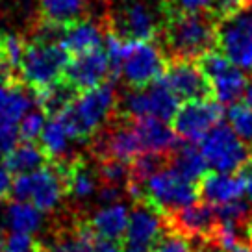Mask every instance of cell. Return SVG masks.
Instances as JSON below:
<instances>
[{
    "label": "cell",
    "mask_w": 252,
    "mask_h": 252,
    "mask_svg": "<svg viewBox=\"0 0 252 252\" xmlns=\"http://www.w3.org/2000/svg\"><path fill=\"white\" fill-rule=\"evenodd\" d=\"M150 252H195L189 243L188 237H184L178 232L167 230L163 236L159 237V241L154 245V249Z\"/></svg>",
    "instance_id": "35"
},
{
    "label": "cell",
    "mask_w": 252,
    "mask_h": 252,
    "mask_svg": "<svg viewBox=\"0 0 252 252\" xmlns=\"http://www.w3.org/2000/svg\"><path fill=\"white\" fill-rule=\"evenodd\" d=\"M165 58L161 47L152 41H128L119 76H123L132 89L149 87L163 78L167 69Z\"/></svg>",
    "instance_id": "7"
},
{
    "label": "cell",
    "mask_w": 252,
    "mask_h": 252,
    "mask_svg": "<svg viewBox=\"0 0 252 252\" xmlns=\"http://www.w3.org/2000/svg\"><path fill=\"white\" fill-rule=\"evenodd\" d=\"M11 186H13V182H11V173L8 171L6 163L0 159V200L6 198L9 193H11Z\"/></svg>",
    "instance_id": "38"
},
{
    "label": "cell",
    "mask_w": 252,
    "mask_h": 252,
    "mask_svg": "<svg viewBox=\"0 0 252 252\" xmlns=\"http://www.w3.org/2000/svg\"><path fill=\"white\" fill-rule=\"evenodd\" d=\"M71 56L60 43L30 39L24 48L19 78L32 91H41L63 78Z\"/></svg>",
    "instance_id": "4"
},
{
    "label": "cell",
    "mask_w": 252,
    "mask_h": 252,
    "mask_svg": "<svg viewBox=\"0 0 252 252\" xmlns=\"http://www.w3.org/2000/svg\"><path fill=\"white\" fill-rule=\"evenodd\" d=\"M32 93H33L35 106L45 115H50V117H58L60 113H63L80 94L71 84H67L63 78L58 80L52 86L41 89V91H32Z\"/></svg>",
    "instance_id": "21"
},
{
    "label": "cell",
    "mask_w": 252,
    "mask_h": 252,
    "mask_svg": "<svg viewBox=\"0 0 252 252\" xmlns=\"http://www.w3.org/2000/svg\"><path fill=\"white\" fill-rule=\"evenodd\" d=\"M117 102L113 80H106L100 86L80 93L76 100L56 119H60L72 141L87 143L117 113Z\"/></svg>",
    "instance_id": "2"
},
{
    "label": "cell",
    "mask_w": 252,
    "mask_h": 252,
    "mask_svg": "<svg viewBox=\"0 0 252 252\" xmlns=\"http://www.w3.org/2000/svg\"><path fill=\"white\" fill-rule=\"evenodd\" d=\"M4 252H48V247L32 234L9 232L4 237Z\"/></svg>",
    "instance_id": "33"
},
{
    "label": "cell",
    "mask_w": 252,
    "mask_h": 252,
    "mask_svg": "<svg viewBox=\"0 0 252 252\" xmlns=\"http://www.w3.org/2000/svg\"><path fill=\"white\" fill-rule=\"evenodd\" d=\"M228 252H252V245L249 241H239L237 245H234Z\"/></svg>",
    "instance_id": "40"
},
{
    "label": "cell",
    "mask_w": 252,
    "mask_h": 252,
    "mask_svg": "<svg viewBox=\"0 0 252 252\" xmlns=\"http://www.w3.org/2000/svg\"><path fill=\"white\" fill-rule=\"evenodd\" d=\"M163 11H165V23L159 37L163 41L167 58L197 62L206 52L215 50L219 21L210 11L178 13V11H171L165 4H163Z\"/></svg>",
    "instance_id": "1"
},
{
    "label": "cell",
    "mask_w": 252,
    "mask_h": 252,
    "mask_svg": "<svg viewBox=\"0 0 252 252\" xmlns=\"http://www.w3.org/2000/svg\"><path fill=\"white\" fill-rule=\"evenodd\" d=\"M96 173L102 186H113V188L126 189L132 182V169L130 163L119 161V159H102L96 161Z\"/></svg>",
    "instance_id": "29"
},
{
    "label": "cell",
    "mask_w": 252,
    "mask_h": 252,
    "mask_svg": "<svg viewBox=\"0 0 252 252\" xmlns=\"http://www.w3.org/2000/svg\"><path fill=\"white\" fill-rule=\"evenodd\" d=\"M198 189L195 182L178 173L173 165L163 167L143 184V200L161 215H171L186 206L195 204Z\"/></svg>",
    "instance_id": "5"
},
{
    "label": "cell",
    "mask_w": 252,
    "mask_h": 252,
    "mask_svg": "<svg viewBox=\"0 0 252 252\" xmlns=\"http://www.w3.org/2000/svg\"><path fill=\"white\" fill-rule=\"evenodd\" d=\"M41 149L47 154L48 161L56 163V161H63L67 158H71V150H69V141L71 135L67 134V130L63 128L60 119L50 117L47 125L41 132Z\"/></svg>",
    "instance_id": "24"
},
{
    "label": "cell",
    "mask_w": 252,
    "mask_h": 252,
    "mask_svg": "<svg viewBox=\"0 0 252 252\" xmlns=\"http://www.w3.org/2000/svg\"><path fill=\"white\" fill-rule=\"evenodd\" d=\"M139 135L134 128V121L119 117L117 113L91 139V152L96 161L102 159H119L132 163L135 158L143 154Z\"/></svg>",
    "instance_id": "8"
},
{
    "label": "cell",
    "mask_w": 252,
    "mask_h": 252,
    "mask_svg": "<svg viewBox=\"0 0 252 252\" xmlns=\"http://www.w3.org/2000/svg\"><path fill=\"white\" fill-rule=\"evenodd\" d=\"M108 32L126 41H154L161 35L165 11L163 4L154 6L149 0H119L106 13Z\"/></svg>",
    "instance_id": "3"
},
{
    "label": "cell",
    "mask_w": 252,
    "mask_h": 252,
    "mask_svg": "<svg viewBox=\"0 0 252 252\" xmlns=\"http://www.w3.org/2000/svg\"><path fill=\"white\" fill-rule=\"evenodd\" d=\"M134 128L145 152L159 154L171 159L174 152L180 147V137L176 135L174 130L167 126L165 121H159L154 117H145L134 121Z\"/></svg>",
    "instance_id": "17"
},
{
    "label": "cell",
    "mask_w": 252,
    "mask_h": 252,
    "mask_svg": "<svg viewBox=\"0 0 252 252\" xmlns=\"http://www.w3.org/2000/svg\"><path fill=\"white\" fill-rule=\"evenodd\" d=\"M169 165H173L191 182L200 180L204 174H208V163L200 149H197L195 145H180L178 150L171 156Z\"/></svg>",
    "instance_id": "26"
},
{
    "label": "cell",
    "mask_w": 252,
    "mask_h": 252,
    "mask_svg": "<svg viewBox=\"0 0 252 252\" xmlns=\"http://www.w3.org/2000/svg\"><path fill=\"white\" fill-rule=\"evenodd\" d=\"M247 4H249V6H252V0H247Z\"/></svg>",
    "instance_id": "44"
},
{
    "label": "cell",
    "mask_w": 252,
    "mask_h": 252,
    "mask_svg": "<svg viewBox=\"0 0 252 252\" xmlns=\"http://www.w3.org/2000/svg\"><path fill=\"white\" fill-rule=\"evenodd\" d=\"M47 161H48L47 154L33 141H23L19 143V145H15L6 154V159H4L8 171L11 174H15V176L33 173V171L41 169Z\"/></svg>",
    "instance_id": "22"
},
{
    "label": "cell",
    "mask_w": 252,
    "mask_h": 252,
    "mask_svg": "<svg viewBox=\"0 0 252 252\" xmlns=\"http://www.w3.org/2000/svg\"><path fill=\"white\" fill-rule=\"evenodd\" d=\"M247 6H249L247 0H213L210 13L220 23V21H224V19L243 11Z\"/></svg>",
    "instance_id": "36"
},
{
    "label": "cell",
    "mask_w": 252,
    "mask_h": 252,
    "mask_svg": "<svg viewBox=\"0 0 252 252\" xmlns=\"http://www.w3.org/2000/svg\"><path fill=\"white\" fill-rule=\"evenodd\" d=\"M167 230L165 215L147 202H135L128 220L123 252H150Z\"/></svg>",
    "instance_id": "13"
},
{
    "label": "cell",
    "mask_w": 252,
    "mask_h": 252,
    "mask_svg": "<svg viewBox=\"0 0 252 252\" xmlns=\"http://www.w3.org/2000/svg\"><path fill=\"white\" fill-rule=\"evenodd\" d=\"M245 104L252 106V78L249 80V84H247V89H245Z\"/></svg>",
    "instance_id": "41"
},
{
    "label": "cell",
    "mask_w": 252,
    "mask_h": 252,
    "mask_svg": "<svg viewBox=\"0 0 252 252\" xmlns=\"http://www.w3.org/2000/svg\"><path fill=\"white\" fill-rule=\"evenodd\" d=\"M11 195L19 202H28L39 212H52L62 202L65 186L54 167H41L37 171L17 176L11 186Z\"/></svg>",
    "instance_id": "9"
},
{
    "label": "cell",
    "mask_w": 252,
    "mask_h": 252,
    "mask_svg": "<svg viewBox=\"0 0 252 252\" xmlns=\"http://www.w3.org/2000/svg\"><path fill=\"white\" fill-rule=\"evenodd\" d=\"M128 220H130V212L125 204H108L96 210V212L87 219L89 228L93 230L96 237H102L108 241L125 245V236L128 230Z\"/></svg>",
    "instance_id": "19"
},
{
    "label": "cell",
    "mask_w": 252,
    "mask_h": 252,
    "mask_svg": "<svg viewBox=\"0 0 252 252\" xmlns=\"http://www.w3.org/2000/svg\"><path fill=\"white\" fill-rule=\"evenodd\" d=\"M217 47L241 71H252V11L243 9L217 24Z\"/></svg>",
    "instance_id": "10"
},
{
    "label": "cell",
    "mask_w": 252,
    "mask_h": 252,
    "mask_svg": "<svg viewBox=\"0 0 252 252\" xmlns=\"http://www.w3.org/2000/svg\"><path fill=\"white\" fill-rule=\"evenodd\" d=\"M45 119H47V115L39 108L30 110L21 119V123H19V137L23 141H33V139H37L41 135V132H43L45 125H47Z\"/></svg>",
    "instance_id": "34"
},
{
    "label": "cell",
    "mask_w": 252,
    "mask_h": 252,
    "mask_svg": "<svg viewBox=\"0 0 252 252\" xmlns=\"http://www.w3.org/2000/svg\"><path fill=\"white\" fill-rule=\"evenodd\" d=\"M110 74V60L102 48L87 52L82 56H72L63 80L71 84L78 93H84L87 89L100 86L106 82V76Z\"/></svg>",
    "instance_id": "16"
},
{
    "label": "cell",
    "mask_w": 252,
    "mask_h": 252,
    "mask_svg": "<svg viewBox=\"0 0 252 252\" xmlns=\"http://www.w3.org/2000/svg\"><path fill=\"white\" fill-rule=\"evenodd\" d=\"M4 224L17 234H33L43 226V212L28 202H11L4 213Z\"/></svg>",
    "instance_id": "25"
},
{
    "label": "cell",
    "mask_w": 252,
    "mask_h": 252,
    "mask_svg": "<svg viewBox=\"0 0 252 252\" xmlns=\"http://www.w3.org/2000/svg\"><path fill=\"white\" fill-rule=\"evenodd\" d=\"M200 152L208 167L222 174L243 171L249 163H252V150L245 145L241 137H237L230 125L224 123L217 125L206 134L200 143Z\"/></svg>",
    "instance_id": "6"
},
{
    "label": "cell",
    "mask_w": 252,
    "mask_h": 252,
    "mask_svg": "<svg viewBox=\"0 0 252 252\" xmlns=\"http://www.w3.org/2000/svg\"><path fill=\"white\" fill-rule=\"evenodd\" d=\"M0 252H4V236H0Z\"/></svg>",
    "instance_id": "43"
},
{
    "label": "cell",
    "mask_w": 252,
    "mask_h": 252,
    "mask_svg": "<svg viewBox=\"0 0 252 252\" xmlns=\"http://www.w3.org/2000/svg\"><path fill=\"white\" fill-rule=\"evenodd\" d=\"M245 191L243 176L222 173H208L198 180V197L206 204L219 208L241 198Z\"/></svg>",
    "instance_id": "18"
},
{
    "label": "cell",
    "mask_w": 252,
    "mask_h": 252,
    "mask_svg": "<svg viewBox=\"0 0 252 252\" xmlns=\"http://www.w3.org/2000/svg\"><path fill=\"white\" fill-rule=\"evenodd\" d=\"M230 128L243 141H252V106L249 104H234L228 110Z\"/></svg>",
    "instance_id": "32"
},
{
    "label": "cell",
    "mask_w": 252,
    "mask_h": 252,
    "mask_svg": "<svg viewBox=\"0 0 252 252\" xmlns=\"http://www.w3.org/2000/svg\"><path fill=\"white\" fill-rule=\"evenodd\" d=\"M150 98V117L159 119V121H173L176 111H178V96L165 86L163 80L147 87Z\"/></svg>",
    "instance_id": "28"
},
{
    "label": "cell",
    "mask_w": 252,
    "mask_h": 252,
    "mask_svg": "<svg viewBox=\"0 0 252 252\" xmlns=\"http://www.w3.org/2000/svg\"><path fill=\"white\" fill-rule=\"evenodd\" d=\"M213 0H163L167 8L178 13H204L210 11Z\"/></svg>",
    "instance_id": "37"
},
{
    "label": "cell",
    "mask_w": 252,
    "mask_h": 252,
    "mask_svg": "<svg viewBox=\"0 0 252 252\" xmlns=\"http://www.w3.org/2000/svg\"><path fill=\"white\" fill-rule=\"evenodd\" d=\"M167 226L173 232H178L188 239L210 241L219 226V217L215 208L210 204H191L178 212L167 215Z\"/></svg>",
    "instance_id": "15"
},
{
    "label": "cell",
    "mask_w": 252,
    "mask_h": 252,
    "mask_svg": "<svg viewBox=\"0 0 252 252\" xmlns=\"http://www.w3.org/2000/svg\"><path fill=\"white\" fill-rule=\"evenodd\" d=\"M247 84H249V80L245 76V72L232 65L224 72L210 78L213 100H217L219 104L237 102L241 96H245Z\"/></svg>",
    "instance_id": "23"
},
{
    "label": "cell",
    "mask_w": 252,
    "mask_h": 252,
    "mask_svg": "<svg viewBox=\"0 0 252 252\" xmlns=\"http://www.w3.org/2000/svg\"><path fill=\"white\" fill-rule=\"evenodd\" d=\"M24 48H26V43L19 35H15V33H0V60L8 69L15 72L17 76H19V67H21V62H23Z\"/></svg>",
    "instance_id": "31"
},
{
    "label": "cell",
    "mask_w": 252,
    "mask_h": 252,
    "mask_svg": "<svg viewBox=\"0 0 252 252\" xmlns=\"http://www.w3.org/2000/svg\"><path fill=\"white\" fill-rule=\"evenodd\" d=\"M251 150H252V149H251Z\"/></svg>",
    "instance_id": "45"
},
{
    "label": "cell",
    "mask_w": 252,
    "mask_h": 252,
    "mask_svg": "<svg viewBox=\"0 0 252 252\" xmlns=\"http://www.w3.org/2000/svg\"><path fill=\"white\" fill-rule=\"evenodd\" d=\"M102 45V32L100 26L93 21L80 19L76 23L65 26L62 37V47L69 52V56H82L87 52H94Z\"/></svg>",
    "instance_id": "20"
},
{
    "label": "cell",
    "mask_w": 252,
    "mask_h": 252,
    "mask_svg": "<svg viewBox=\"0 0 252 252\" xmlns=\"http://www.w3.org/2000/svg\"><path fill=\"white\" fill-rule=\"evenodd\" d=\"M165 86L182 100H202L213 98L210 80L200 71L197 62L191 60H169L163 74Z\"/></svg>",
    "instance_id": "14"
},
{
    "label": "cell",
    "mask_w": 252,
    "mask_h": 252,
    "mask_svg": "<svg viewBox=\"0 0 252 252\" xmlns=\"http://www.w3.org/2000/svg\"><path fill=\"white\" fill-rule=\"evenodd\" d=\"M23 82L0 87V154H8L19 139V123L35 104Z\"/></svg>",
    "instance_id": "11"
},
{
    "label": "cell",
    "mask_w": 252,
    "mask_h": 252,
    "mask_svg": "<svg viewBox=\"0 0 252 252\" xmlns=\"http://www.w3.org/2000/svg\"><path fill=\"white\" fill-rule=\"evenodd\" d=\"M247 241L252 245V217L249 219V222H247Z\"/></svg>",
    "instance_id": "42"
},
{
    "label": "cell",
    "mask_w": 252,
    "mask_h": 252,
    "mask_svg": "<svg viewBox=\"0 0 252 252\" xmlns=\"http://www.w3.org/2000/svg\"><path fill=\"white\" fill-rule=\"evenodd\" d=\"M39 19L63 26L84 19V0H39Z\"/></svg>",
    "instance_id": "27"
},
{
    "label": "cell",
    "mask_w": 252,
    "mask_h": 252,
    "mask_svg": "<svg viewBox=\"0 0 252 252\" xmlns=\"http://www.w3.org/2000/svg\"><path fill=\"white\" fill-rule=\"evenodd\" d=\"M222 104L213 98L189 100L178 108L173 119V128L176 135L188 141H202L206 134L220 125L222 121Z\"/></svg>",
    "instance_id": "12"
},
{
    "label": "cell",
    "mask_w": 252,
    "mask_h": 252,
    "mask_svg": "<svg viewBox=\"0 0 252 252\" xmlns=\"http://www.w3.org/2000/svg\"><path fill=\"white\" fill-rule=\"evenodd\" d=\"M169 158L159 156V154H152V152H143L135 158L130 163L132 169V180L137 184H145L152 174H156L158 171H161L163 167L169 165Z\"/></svg>",
    "instance_id": "30"
},
{
    "label": "cell",
    "mask_w": 252,
    "mask_h": 252,
    "mask_svg": "<svg viewBox=\"0 0 252 252\" xmlns=\"http://www.w3.org/2000/svg\"><path fill=\"white\" fill-rule=\"evenodd\" d=\"M241 176H243V180H245V191H247V195H249V198H251V202H252V163H249V165L241 171Z\"/></svg>",
    "instance_id": "39"
}]
</instances>
